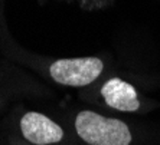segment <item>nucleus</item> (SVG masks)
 I'll list each match as a JSON object with an SVG mask.
<instances>
[{
	"label": "nucleus",
	"instance_id": "obj_1",
	"mask_svg": "<svg viewBox=\"0 0 160 145\" xmlns=\"http://www.w3.org/2000/svg\"><path fill=\"white\" fill-rule=\"evenodd\" d=\"M75 128L79 137L91 145H128L131 142V134L124 122L91 111L79 112Z\"/></svg>",
	"mask_w": 160,
	"mask_h": 145
},
{
	"label": "nucleus",
	"instance_id": "obj_2",
	"mask_svg": "<svg viewBox=\"0 0 160 145\" xmlns=\"http://www.w3.org/2000/svg\"><path fill=\"white\" fill-rule=\"evenodd\" d=\"M104 69L102 60L98 58H77L61 59L51 65L49 73L61 85L85 86L101 75Z\"/></svg>",
	"mask_w": 160,
	"mask_h": 145
},
{
	"label": "nucleus",
	"instance_id": "obj_3",
	"mask_svg": "<svg viewBox=\"0 0 160 145\" xmlns=\"http://www.w3.org/2000/svg\"><path fill=\"white\" fill-rule=\"evenodd\" d=\"M20 128L23 137L36 145L55 144L63 137V131L58 124L38 112H28L23 115L20 119Z\"/></svg>",
	"mask_w": 160,
	"mask_h": 145
},
{
	"label": "nucleus",
	"instance_id": "obj_4",
	"mask_svg": "<svg viewBox=\"0 0 160 145\" xmlns=\"http://www.w3.org/2000/svg\"><path fill=\"white\" fill-rule=\"evenodd\" d=\"M101 95L104 96L105 104L118 111L133 112L137 111L140 102L137 99V92L133 86L118 78H112L105 82L101 88Z\"/></svg>",
	"mask_w": 160,
	"mask_h": 145
}]
</instances>
